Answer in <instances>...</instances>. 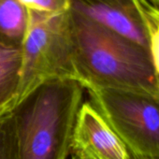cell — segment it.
<instances>
[{
	"mask_svg": "<svg viewBox=\"0 0 159 159\" xmlns=\"http://www.w3.org/2000/svg\"><path fill=\"white\" fill-rule=\"evenodd\" d=\"M79 83L159 95L149 50L70 10Z\"/></svg>",
	"mask_w": 159,
	"mask_h": 159,
	"instance_id": "6da1fadb",
	"label": "cell"
},
{
	"mask_svg": "<svg viewBox=\"0 0 159 159\" xmlns=\"http://www.w3.org/2000/svg\"><path fill=\"white\" fill-rule=\"evenodd\" d=\"M84 88L75 80L48 81L11 111L17 159H68Z\"/></svg>",
	"mask_w": 159,
	"mask_h": 159,
	"instance_id": "7a4b0ae2",
	"label": "cell"
},
{
	"mask_svg": "<svg viewBox=\"0 0 159 159\" xmlns=\"http://www.w3.org/2000/svg\"><path fill=\"white\" fill-rule=\"evenodd\" d=\"M21 51L20 85L15 106L48 81L68 79L79 82L70 11L56 15L29 11Z\"/></svg>",
	"mask_w": 159,
	"mask_h": 159,
	"instance_id": "3957f363",
	"label": "cell"
},
{
	"mask_svg": "<svg viewBox=\"0 0 159 159\" xmlns=\"http://www.w3.org/2000/svg\"><path fill=\"white\" fill-rule=\"evenodd\" d=\"M84 91L132 157L159 159V95L94 85Z\"/></svg>",
	"mask_w": 159,
	"mask_h": 159,
	"instance_id": "277c9868",
	"label": "cell"
},
{
	"mask_svg": "<svg viewBox=\"0 0 159 159\" xmlns=\"http://www.w3.org/2000/svg\"><path fill=\"white\" fill-rule=\"evenodd\" d=\"M70 10L148 49L146 0H70Z\"/></svg>",
	"mask_w": 159,
	"mask_h": 159,
	"instance_id": "5b68a950",
	"label": "cell"
},
{
	"mask_svg": "<svg viewBox=\"0 0 159 159\" xmlns=\"http://www.w3.org/2000/svg\"><path fill=\"white\" fill-rule=\"evenodd\" d=\"M69 156L71 159H133L90 100L84 101L79 110Z\"/></svg>",
	"mask_w": 159,
	"mask_h": 159,
	"instance_id": "8992f818",
	"label": "cell"
},
{
	"mask_svg": "<svg viewBox=\"0 0 159 159\" xmlns=\"http://www.w3.org/2000/svg\"><path fill=\"white\" fill-rule=\"evenodd\" d=\"M21 66V48L0 43V112L12 111L15 107Z\"/></svg>",
	"mask_w": 159,
	"mask_h": 159,
	"instance_id": "52a82bcc",
	"label": "cell"
},
{
	"mask_svg": "<svg viewBox=\"0 0 159 159\" xmlns=\"http://www.w3.org/2000/svg\"><path fill=\"white\" fill-rule=\"evenodd\" d=\"M29 21V11L19 0H0V43L21 48Z\"/></svg>",
	"mask_w": 159,
	"mask_h": 159,
	"instance_id": "ba28073f",
	"label": "cell"
},
{
	"mask_svg": "<svg viewBox=\"0 0 159 159\" xmlns=\"http://www.w3.org/2000/svg\"><path fill=\"white\" fill-rule=\"evenodd\" d=\"M11 111L0 118V159H17Z\"/></svg>",
	"mask_w": 159,
	"mask_h": 159,
	"instance_id": "9c48e42d",
	"label": "cell"
},
{
	"mask_svg": "<svg viewBox=\"0 0 159 159\" xmlns=\"http://www.w3.org/2000/svg\"><path fill=\"white\" fill-rule=\"evenodd\" d=\"M148 50L153 70L159 82V11L152 9L147 22Z\"/></svg>",
	"mask_w": 159,
	"mask_h": 159,
	"instance_id": "30bf717a",
	"label": "cell"
},
{
	"mask_svg": "<svg viewBox=\"0 0 159 159\" xmlns=\"http://www.w3.org/2000/svg\"><path fill=\"white\" fill-rule=\"evenodd\" d=\"M29 11L56 15L70 11V0H19Z\"/></svg>",
	"mask_w": 159,
	"mask_h": 159,
	"instance_id": "8fae6325",
	"label": "cell"
},
{
	"mask_svg": "<svg viewBox=\"0 0 159 159\" xmlns=\"http://www.w3.org/2000/svg\"><path fill=\"white\" fill-rule=\"evenodd\" d=\"M146 1H147L152 7H153L156 11H159V0H146Z\"/></svg>",
	"mask_w": 159,
	"mask_h": 159,
	"instance_id": "7c38bea8",
	"label": "cell"
},
{
	"mask_svg": "<svg viewBox=\"0 0 159 159\" xmlns=\"http://www.w3.org/2000/svg\"><path fill=\"white\" fill-rule=\"evenodd\" d=\"M11 111H4V112H0V118H1L2 116H4L5 114H7L8 112H11Z\"/></svg>",
	"mask_w": 159,
	"mask_h": 159,
	"instance_id": "4fadbf2b",
	"label": "cell"
},
{
	"mask_svg": "<svg viewBox=\"0 0 159 159\" xmlns=\"http://www.w3.org/2000/svg\"><path fill=\"white\" fill-rule=\"evenodd\" d=\"M133 159H139V158H135V157H132Z\"/></svg>",
	"mask_w": 159,
	"mask_h": 159,
	"instance_id": "5bb4252c",
	"label": "cell"
}]
</instances>
